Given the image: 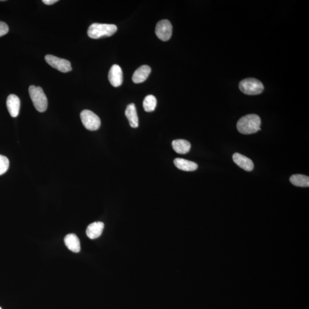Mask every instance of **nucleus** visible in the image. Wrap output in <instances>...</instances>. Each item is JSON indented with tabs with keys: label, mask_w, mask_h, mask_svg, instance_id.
<instances>
[{
	"label": "nucleus",
	"mask_w": 309,
	"mask_h": 309,
	"mask_svg": "<svg viewBox=\"0 0 309 309\" xmlns=\"http://www.w3.org/2000/svg\"><path fill=\"white\" fill-rule=\"evenodd\" d=\"M117 29L114 24L94 23L90 26L87 33L90 38L98 39L111 36L116 33Z\"/></svg>",
	"instance_id": "2"
},
{
	"label": "nucleus",
	"mask_w": 309,
	"mask_h": 309,
	"mask_svg": "<svg viewBox=\"0 0 309 309\" xmlns=\"http://www.w3.org/2000/svg\"><path fill=\"white\" fill-rule=\"evenodd\" d=\"M172 148L179 154H185L190 151L191 144L189 142L183 139L175 140L172 142Z\"/></svg>",
	"instance_id": "16"
},
{
	"label": "nucleus",
	"mask_w": 309,
	"mask_h": 309,
	"mask_svg": "<svg viewBox=\"0 0 309 309\" xmlns=\"http://www.w3.org/2000/svg\"><path fill=\"white\" fill-rule=\"evenodd\" d=\"M233 160L239 167L246 171H252L254 166L251 159L239 153H235L233 155Z\"/></svg>",
	"instance_id": "10"
},
{
	"label": "nucleus",
	"mask_w": 309,
	"mask_h": 309,
	"mask_svg": "<svg viewBox=\"0 0 309 309\" xmlns=\"http://www.w3.org/2000/svg\"><path fill=\"white\" fill-rule=\"evenodd\" d=\"M174 164L180 170L184 171H194L198 167L196 163L182 158H176L174 160Z\"/></svg>",
	"instance_id": "15"
},
{
	"label": "nucleus",
	"mask_w": 309,
	"mask_h": 309,
	"mask_svg": "<svg viewBox=\"0 0 309 309\" xmlns=\"http://www.w3.org/2000/svg\"><path fill=\"white\" fill-rule=\"evenodd\" d=\"M109 80L113 87H118L123 83V76L122 68L118 65H113L109 73Z\"/></svg>",
	"instance_id": "8"
},
{
	"label": "nucleus",
	"mask_w": 309,
	"mask_h": 309,
	"mask_svg": "<svg viewBox=\"0 0 309 309\" xmlns=\"http://www.w3.org/2000/svg\"><path fill=\"white\" fill-rule=\"evenodd\" d=\"M0 309H2L1 308V307H0Z\"/></svg>",
	"instance_id": "22"
},
{
	"label": "nucleus",
	"mask_w": 309,
	"mask_h": 309,
	"mask_svg": "<svg viewBox=\"0 0 309 309\" xmlns=\"http://www.w3.org/2000/svg\"><path fill=\"white\" fill-rule=\"evenodd\" d=\"M105 228V224L102 222H95L90 224L87 227L86 234L91 239H95L102 235Z\"/></svg>",
	"instance_id": "11"
},
{
	"label": "nucleus",
	"mask_w": 309,
	"mask_h": 309,
	"mask_svg": "<svg viewBox=\"0 0 309 309\" xmlns=\"http://www.w3.org/2000/svg\"><path fill=\"white\" fill-rule=\"evenodd\" d=\"M6 106L10 115L13 118H16L18 115L19 108H20V100L18 96L11 94L6 100Z\"/></svg>",
	"instance_id": "9"
},
{
	"label": "nucleus",
	"mask_w": 309,
	"mask_h": 309,
	"mask_svg": "<svg viewBox=\"0 0 309 309\" xmlns=\"http://www.w3.org/2000/svg\"><path fill=\"white\" fill-rule=\"evenodd\" d=\"M29 93L36 109L40 112H45L48 107V100L43 89L31 86L29 88Z\"/></svg>",
	"instance_id": "3"
},
{
	"label": "nucleus",
	"mask_w": 309,
	"mask_h": 309,
	"mask_svg": "<svg viewBox=\"0 0 309 309\" xmlns=\"http://www.w3.org/2000/svg\"><path fill=\"white\" fill-rule=\"evenodd\" d=\"M8 31L9 27L8 25L4 22L0 21V37L7 34Z\"/></svg>",
	"instance_id": "20"
},
{
	"label": "nucleus",
	"mask_w": 309,
	"mask_h": 309,
	"mask_svg": "<svg viewBox=\"0 0 309 309\" xmlns=\"http://www.w3.org/2000/svg\"><path fill=\"white\" fill-rule=\"evenodd\" d=\"M64 242L68 249L73 253H79L81 250L80 242L76 234H70L65 237Z\"/></svg>",
	"instance_id": "13"
},
{
	"label": "nucleus",
	"mask_w": 309,
	"mask_h": 309,
	"mask_svg": "<svg viewBox=\"0 0 309 309\" xmlns=\"http://www.w3.org/2000/svg\"><path fill=\"white\" fill-rule=\"evenodd\" d=\"M125 114L128 120L130 126L132 128H137L139 126V119L134 104H129L127 107Z\"/></svg>",
	"instance_id": "14"
},
{
	"label": "nucleus",
	"mask_w": 309,
	"mask_h": 309,
	"mask_svg": "<svg viewBox=\"0 0 309 309\" xmlns=\"http://www.w3.org/2000/svg\"><path fill=\"white\" fill-rule=\"evenodd\" d=\"M239 88L241 92L247 95H257L264 90L261 81L254 78H247L240 81Z\"/></svg>",
	"instance_id": "4"
},
{
	"label": "nucleus",
	"mask_w": 309,
	"mask_h": 309,
	"mask_svg": "<svg viewBox=\"0 0 309 309\" xmlns=\"http://www.w3.org/2000/svg\"><path fill=\"white\" fill-rule=\"evenodd\" d=\"M157 100L154 96L149 95L146 96L143 101V106L145 111L151 112L154 111L157 106Z\"/></svg>",
	"instance_id": "18"
},
{
	"label": "nucleus",
	"mask_w": 309,
	"mask_h": 309,
	"mask_svg": "<svg viewBox=\"0 0 309 309\" xmlns=\"http://www.w3.org/2000/svg\"><path fill=\"white\" fill-rule=\"evenodd\" d=\"M290 182L295 186L301 187H309V178L304 175L295 174L292 175L290 178Z\"/></svg>",
	"instance_id": "17"
},
{
	"label": "nucleus",
	"mask_w": 309,
	"mask_h": 309,
	"mask_svg": "<svg viewBox=\"0 0 309 309\" xmlns=\"http://www.w3.org/2000/svg\"><path fill=\"white\" fill-rule=\"evenodd\" d=\"M9 166V159L5 156L0 155V175L5 174L8 170Z\"/></svg>",
	"instance_id": "19"
},
{
	"label": "nucleus",
	"mask_w": 309,
	"mask_h": 309,
	"mask_svg": "<svg viewBox=\"0 0 309 309\" xmlns=\"http://www.w3.org/2000/svg\"><path fill=\"white\" fill-rule=\"evenodd\" d=\"M45 60L47 63L52 67L61 72L66 73L72 70L71 64L69 61L54 56V55H48L45 57Z\"/></svg>",
	"instance_id": "6"
},
{
	"label": "nucleus",
	"mask_w": 309,
	"mask_h": 309,
	"mask_svg": "<svg viewBox=\"0 0 309 309\" xmlns=\"http://www.w3.org/2000/svg\"><path fill=\"white\" fill-rule=\"evenodd\" d=\"M151 72V68L148 66L144 65V66L140 67L133 74L132 81L133 83L139 84L144 82L147 80Z\"/></svg>",
	"instance_id": "12"
},
{
	"label": "nucleus",
	"mask_w": 309,
	"mask_h": 309,
	"mask_svg": "<svg viewBox=\"0 0 309 309\" xmlns=\"http://www.w3.org/2000/svg\"><path fill=\"white\" fill-rule=\"evenodd\" d=\"M261 120L258 115L249 114L242 117L237 123L238 131L244 135L255 133L261 130Z\"/></svg>",
	"instance_id": "1"
},
{
	"label": "nucleus",
	"mask_w": 309,
	"mask_h": 309,
	"mask_svg": "<svg viewBox=\"0 0 309 309\" xmlns=\"http://www.w3.org/2000/svg\"><path fill=\"white\" fill-rule=\"evenodd\" d=\"M155 33L160 40L166 41L170 40L172 34V26L170 21L163 19L158 22Z\"/></svg>",
	"instance_id": "7"
},
{
	"label": "nucleus",
	"mask_w": 309,
	"mask_h": 309,
	"mask_svg": "<svg viewBox=\"0 0 309 309\" xmlns=\"http://www.w3.org/2000/svg\"><path fill=\"white\" fill-rule=\"evenodd\" d=\"M58 1V0H43V1L45 4L48 5H53Z\"/></svg>",
	"instance_id": "21"
},
{
	"label": "nucleus",
	"mask_w": 309,
	"mask_h": 309,
	"mask_svg": "<svg viewBox=\"0 0 309 309\" xmlns=\"http://www.w3.org/2000/svg\"><path fill=\"white\" fill-rule=\"evenodd\" d=\"M80 118L84 127L90 131H96L100 128V119L91 110H83L80 113Z\"/></svg>",
	"instance_id": "5"
}]
</instances>
